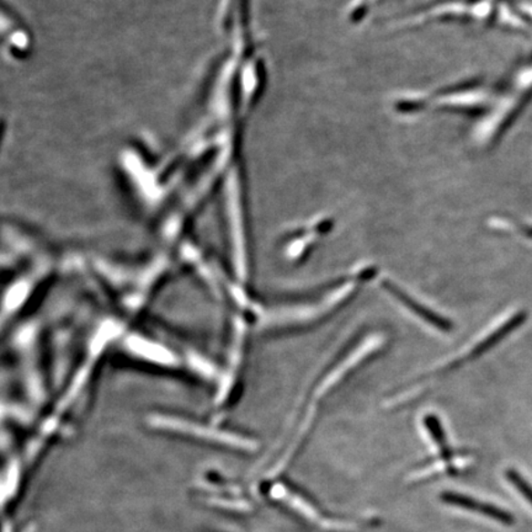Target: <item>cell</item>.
<instances>
[{
  "mask_svg": "<svg viewBox=\"0 0 532 532\" xmlns=\"http://www.w3.org/2000/svg\"><path fill=\"white\" fill-rule=\"evenodd\" d=\"M383 285L392 296L395 297L399 302L404 304L408 311L414 313L416 317L420 318V320L432 325V327L437 329V331H450L451 323L446 318L441 317L440 314L434 312L430 308L423 306L422 303L418 302V301L413 299L411 295H408L407 292H404L401 287H398V285H395V283L390 281V280H384Z\"/></svg>",
  "mask_w": 532,
  "mask_h": 532,
  "instance_id": "cell-3",
  "label": "cell"
},
{
  "mask_svg": "<svg viewBox=\"0 0 532 532\" xmlns=\"http://www.w3.org/2000/svg\"><path fill=\"white\" fill-rule=\"evenodd\" d=\"M149 423L157 429L185 434V435L212 441V443L232 447V449L253 451L258 447L257 441L250 439V437L237 435L236 433L225 432V430L200 426L195 423L188 422V420L175 418V416L157 415L150 418Z\"/></svg>",
  "mask_w": 532,
  "mask_h": 532,
  "instance_id": "cell-1",
  "label": "cell"
},
{
  "mask_svg": "<svg viewBox=\"0 0 532 532\" xmlns=\"http://www.w3.org/2000/svg\"><path fill=\"white\" fill-rule=\"evenodd\" d=\"M441 499H443V502L447 504V506H453L458 507V509L481 514V516L498 521L500 524H514V517L510 516V514L504 512V510L499 509V507L491 506V504L478 502V500L470 498V496L457 495V493H444V495L441 496Z\"/></svg>",
  "mask_w": 532,
  "mask_h": 532,
  "instance_id": "cell-4",
  "label": "cell"
},
{
  "mask_svg": "<svg viewBox=\"0 0 532 532\" xmlns=\"http://www.w3.org/2000/svg\"><path fill=\"white\" fill-rule=\"evenodd\" d=\"M21 532H36V527H35L34 524H31L29 525V527L24 528V530Z\"/></svg>",
  "mask_w": 532,
  "mask_h": 532,
  "instance_id": "cell-8",
  "label": "cell"
},
{
  "mask_svg": "<svg viewBox=\"0 0 532 532\" xmlns=\"http://www.w3.org/2000/svg\"><path fill=\"white\" fill-rule=\"evenodd\" d=\"M506 478L532 506V486L516 470H507Z\"/></svg>",
  "mask_w": 532,
  "mask_h": 532,
  "instance_id": "cell-7",
  "label": "cell"
},
{
  "mask_svg": "<svg viewBox=\"0 0 532 532\" xmlns=\"http://www.w3.org/2000/svg\"><path fill=\"white\" fill-rule=\"evenodd\" d=\"M271 496L275 500L287 504L297 513L301 514L311 523L317 524L318 527L325 528V530H348L352 525L346 521H339L337 519H328L327 517L322 516V512L318 507L307 499V496L301 495L300 492L293 491L282 483H276L271 486Z\"/></svg>",
  "mask_w": 532,
  "mask_h": 532,
  "instance_id": "cell-2",
  "label": "cell"
},
{
  "mask_svg": "<svg viewBox=\"0 0 532 532\" xmlns=\"http://www.w3.org/2000/svg\"><path fill=\"white\" fill-rule=\"evenodd\" d=\"M204 500L209 504H211V506L223 507V509L229 510H241V512H246L248 507H250V504L244 502V500L220 498V496H217L206 495Z\"/></svg>",
  "mask_w": 532,
  "mask_h": 532,
  "instance_id": "cell-6",
  "label": "cell"
},
{
  "mask_svg": "<svg viewBox=\"0 0 532 532\" xmlns=\"http://www.w3.org/2000/svg\"><path fill=\"white\" fill-rule=\"evenodd\" d=\"M20 483V470L19 462H13L9 466L8 475L5 482H3V504L6 503V500H10L17 493V488H19Z\"/></svg>",
  "mask_w": 532,
  "mask_h": 532,
  "instance_id": "cell-5",
  "label": "cell"
}]
</instances>
